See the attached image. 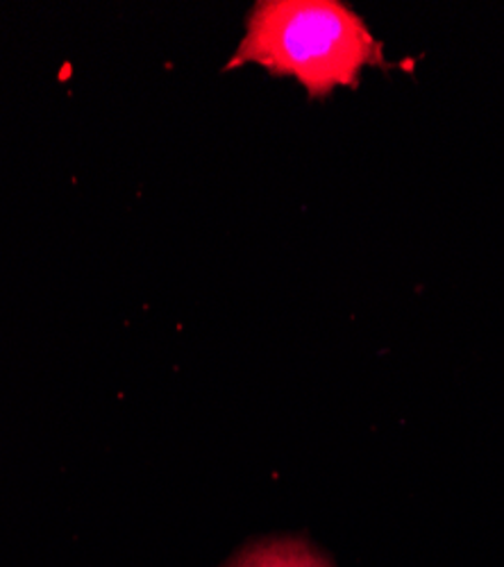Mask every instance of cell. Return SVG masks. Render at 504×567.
Wrapping results in <instances>:
<instances>
[{
	"instance_id": "6da1fadb",
	"label": "cell",
	"mask_w": 504,
	"mask_h": 567,
	"mask_svg": "<svg viewBox=\"0 0 504 567\" xmlns=\"http://www.w3.org/2000/svg\"><path fill=\"white\" fill-rule=\"evenodd\" d=\"M384 62V45L348 3L259 0L225 71L255 64L272 78L296 80L309 99L320 101L339 86L357 89L366 69Z\"/></svg>"
},
{
	"instance_id": "7a4b0ae2",
	"label": "cell",
	"mask_w": 504,
	"mask_h": 567,
	"mask_svg": "<svg viewBox=\"0 0 504 567\" xmlns=\"http://www.w3.org/2000/svg\"><path fill=\"white\" fill-rule=\"evenodd\" d=\"M220 567H337L305 536H266L250 540Z\"/></svg>"
}]
</instances>
